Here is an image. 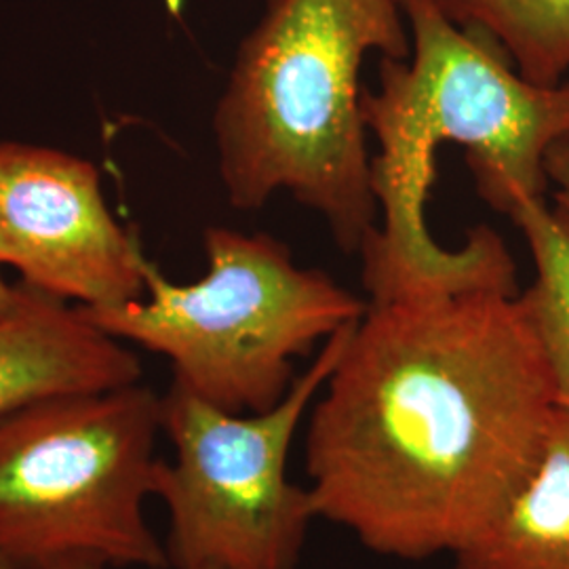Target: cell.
<instances>
[{
	"label": "cell",
	"mask_w": 569,
	"mask_h": 569,
	"mask_svg": "<svg viewBox=\"0 0 569 569\" xmlns=\"http://www.w3.org/2000/svg\"><path fill=\"white\" fill-rule=\"evenodd\" d=\"M557 409L519 296L369 305L306 428L319 519L385 557L456 555L526 483Z\"/></svg>",
	"instance_id": "6da1fadb"
},
{
	"label": "cell",
	"mask_w": 569,
	"mask_h": 569,
	"mask_svg": "<svg viewBox=\"0 0 569 569\" xmlns=\"http://www.w3.org/2000/svg\"><path fill=\"white\" fill-rule=\"evenodd\" d=\"M411 53L380 58L378 91L363 89L367 131L378 142L371 190L378 224L361 247L369 305L470 291L519 296L509 247L488 226L446 249L427 207L446 142L465 148L479 199L510 216L549 194L547 154L569 138V82L526 81L505 49L449 20L437 0H401Z\"/></svg>",
	"instance_id": "7a4b0ae2"
},
{
	"label": "cell",
	"mask_w": 569,
	"mask_h": 569,
	"mask_svg": "<svg viewBox=\"0 0 569 569\" xmlns=\"http://www.w3.org/2000/svg\"><path fill=\"white\" fill-rule=\"evenodd\" d=\"M369 53L409 58L401 0H268L213 114L228 203L258 211L289 192L342 251H361L378 224L361 110Z\"/></svg>",
	"instance_id": "3957f363"
},
{
	"label": "cell",
	"mask_w": 569,
	"mask_h": 569,
	"mask_svg": "<svg viewBox=\"0 0 569 569\" xmlns=\"http://www.w3.org/2000/svg\"><path fill=\"white\" fill-rule=\"evenodd\" d=\"M207 272L171 283L146 272V300L81 308L108 336L159 352L173 382L230 413H260L281 403L296 382L293 363L367 305L323 270L296 264L270 234L211 226L203 234Z\"/></svg>",
	"instance_id": "277c9868"
},
{
	"label": "cell",
	"mask_w": 569,
	"mask_h": 569,
	"mask_svg": "<svg viewBox=\"0 0 569 569\" xmlns=\"http://www.w3.org/2000/svg\"><path fill=\"white\" fill-rule=\"evenodd\" d=\"M161 430V397L142 382L0 418V559L16 569L169 568L143 515Z\"/></svg>",
	"instance_id": "5b68a950"
},
{
	"label": "cell",
	"mask_w": 569,
	"mask_h": 569,
	"mask_svg": "<svg viewBox=\"0 0 569 569\" xmlns=\"http://www.w3.org/2000/svg\"><path fill=\"white\" fill-rule=\"evenodd\" d=\"M357 323L323 342L283 401L260 413H230L178 382L161 397V422L176 448L171 465L161 460L154 489L169 512V568H298L319 512L310 488L289 481L287 460Z\"/></svg>",
	"instance_id": "8992f818"
},
{
	"label": "cell",
	"mask_w": 569,
	"mask_h": 569,
	"mask_svg": "<svg viewBox=\"0 0 569 569\" xmlns=\"http://www.w3.org/2000/svg\"><path fill=\"white\" fill-rule=\"evenodd\" d=\"M0 266L49 298L110 308L142 300L150 262L106 204L96 164L0 142Z\"/></svg>",
	"instance_id": "52a82bcc"
},
{
	"label": "cell",
	"mask_w": 569,
	"mask_h": 569,
	"mask_svg": "<svg viewBox=\"0 0 569 569\" xmlns=\"http://www.w3.org/2000/svg\"><path fill=\"white\" fill-rule=\"evenodd\" d=\"M142 380L136 352L93 326L79 306L30 287L0 317V418L44 399Z\"/></svg>",
	"instance_id": "ba28073f"
},
{
	"label": "cell",
	"mask_w": 569,
	"mask_h": 569,
	"mask_svg": "<svg viewBox=\"0 0 569 569\" xmlns=\"http://www.w3.org/2000/svg\"><path fill=\"white\" fill-rule=\"evenodd\" d=\"M456 569H569V411L557 409L540 460Z\"/></svg>",
	"instance_id": "9c48e42d"
},
{
	"label": "cell",
	"mask_w": 569,
	"mask_h": 569,
	"mask_svg": "<svg viewBox=\"0 0 569 569\" xmlns=\"http://www.w3.org/2000/svg\"><path fill=\"white\" fill-rule=\"evenodd\" d=\"M509 218L521 230L536 268L519 302L549 366L557 403L569 411V226L547 199H528Z\"/></svg>",
	"instance_id": "30bf717a"
},
{
	"label": "cell",
	"mask_w": 569,
	"mask_h": 569,
	"mask_svg": "<svg viewBox=\"0 0 569 569\" xmlns=\"http://www.w3.org/2000/svg\"><path fill=\"white\" fill-rule=\"evenodd\" d=\"M449 20L498 42L517 72L557 87L569 72V0H437Z\"/></svg>",
	"instance_id": "8fae6325"
},
{
	"label": "cell",
	"mask_w": 569,
	"mask_h": 569,
	"mask_svg": "<svg viewBox=\"0 0 569 569\" xmlns=\"http://www.w3.org/2000/svg\"><path fill=\"white\" fill-rule=\"evenodd\" d=\"M549 194L555 213L569 226V138L555 143L547 154Z\"/></svg>",
	"instance_id": "7c38bea8"
},
{
	"label": "cell",
	"mask_w": 569,
	"mask_h": 569,
	"mask_svg": "<svg viewBox=\"0 0 569 569\" xmlns=\"http://www.w3.org/2000/svg\"><path fill=\"white\" fill-rule=\"evenodd\" d=\"M26 296V284H11L4 281L0 272V317L16 310Z\"/></svg>",
	"instance_id": "4fadbf2b"
},
{
	"label": "cell",
	"mask_w": 569,
	"mask_h": 569,
	"mask_svg": "<svg viewBox=\"0 0 569 569\" xmlns=\"http://www.w3.org/2000/svg\"><path fill=\"white\" fill-rule=\"evenodd\" d=\"M56 569H106L100 568V566H89V563H66V566H60V568Z\"/></svg>",
	"instance_id": "5bb4252c"
},
{
	"label": "cell",
	"mask_w": 569,
	"mask_h": 569,
	"mask_svg": "<svg viewBox=\"0 0 569 569\" xmlns=\"http://www.w3.org/2000/svg\"><path fill=\"white\" fill-rule=\"evenodd\" d=\"M0 569H16L13 566H9L4 559H0Z\"/></svg>",
	"instance_id": "9a60e30c"
}]
</instances>
